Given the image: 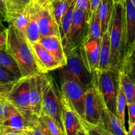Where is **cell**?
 <instances>
[{
    "mask_svg": "<svg viewBox=\"0 0 135 135\" xmlns=\"http://www.w3.org/2000/svg\"><path fill=\"white\" fill-rule=\"evenodd\" d=\"M123 1L125 5V10L127 56L135 47V5L131 0H123Z\"/></svg>",
    "mask_w": 135,
    "mask_h": 135,
    "instance_id": "5bb4252c",
    "label": "cell"
},
{
    "mask_svg": "<svg viewBox=\"0 0 135 135\" xmlns=\"http://www.w3.org/2000/svg\"><path fill=\"white\" fill-rule=\"evenodd\" d=\"M75 8H76L75 0H72L61 21L60 25H59V34L63 43L65 40L71 27Z\"/></svg>",
    "mask_w": 135,
    "mask_h": 135,
    "instance_id": "44dd1931",
    "label": "cell"
},
{
    "mask_svg": "<svg viewBox=\"0 0 135 135\" xmlns=\"http://www.w3.org/2000/svg\"><path fill=\"white\" fill-rule=\"evenodd\" d=\"M100 1H101V0H90V15H91L92 13H94V12L97 10L98 7L100 3Z\"/></svg>",
    "mask_w": 135,
    "mask_h": 135,
    "instance_id": "f35d334b",
    "label": "cell"
},
{
    "mask_svg": "<svg viewBox=\"0 0 135 135\" xmlns=\"http://www.w3.org/2000/svg\"><path fill=\"white\" fill-rule=\"evenodd\" d=\"M38 42L46 47L61 64L62 67L66 64V54L63 42L59 36H40Z\"/></svg>",
    "mask_w": 135,
    "mask_h": 135,
    "instance_id": "9a60e30c",
    "label": "cell"
},
{
    "mask_svg": "<svg viewBox=\"0 0 135 135\" xmlns=\"http://www.w3.org/2000/svg\"><path fill=\"white\" fill-rule=\"evenodd\" d=\"M29 44L42 73H47L51 71L61 68V64L40 42Z\"/></svg>",
    "mask_w": 135,
    "mask_h": 135,
    "instance_id": "4fadbf2b",
    "label": "cell"
},
{
    "mask_svg": "<svg viewBox=\"0 0 135 135\" xmlns=\"http://www.w3.org/2000/svg\"><path fill=\"white\" fill-rule=\"evenodd\" d=\"M119 1H122V0H119Z\"/></svg>",
    "mask_w": 135,
    "mask_h": 135,
    "instance_id": "681fc988",
    "label": "cell"
},
{
    "mask_svg": "<svg viewBox=\"0 0 135 135\" xmlns=\"http://www.w3.org/2000/svg\"><path fill=\"white\" fill-rule=\"evenodd\" d=\"M120 71H124L135 83V47L126 56Z\"/></svg>",
    "mask_w": 135,
    "mask_h": 135,
    "instance_id": "f1b7e54d",
    "label": "cell"
},
{
    "mask_svg": "<svg viewBox=\"0 0 135 135\" xmlns=\"http://www.w3.org/2000/svg\"><path fill=\"white\" fill-rule=\"evenodd\" d=\"M43 121L46 129L51 135H64L62 131L55 121L50 116L46 114H41L39 116Z\"/></svg>",
    "mask_w": 135,
    "mask_h": 135,
    "instance_id": "1f68e13d",
    "label": "cell"
},
{
    "mask_svg": "<svg viewBox=\"0 0 135 135\" xmlns=\"http://www.w3.org/2000/svg\"><path fill=\"white\" fill-rule=\"evenodd\" d=\"M127 107V100L119 83L116 101L115 115L123 125L125 127V111Z\"/></svg>",
    "mask_w": 135,
    "mask_h": 135,
    "instance_id": "d4e9b609",
    "label": "cell"
},
{
    "mask_svg": "<svg viewBox=\"0 0 135 135\" xmlns=\"http://www.w3.org/2000/svg\"><path fill=\"white\" fill-rule=\"evenodd\" d=\"M0 65L9 70L19 77H22L18 65L7 50L6 46L0 48Z\"/></svg>",
    "mask_w": 135,
    "mask_h": 135,
    "instance_id": "cb8c5ba5",
    "label": "cell"
},
{
    "mask_svg": "<svg viewBox=\"0 0 135 135\" xmlns=\"http://www.w3.org/2000/svg\"><path fill=\"white\" fill-rule=\"evenodd\" d=\"M62 104L65 135H76V132L82 127L80 117L63 96Z\"/></svg>",
    "mask_w": 135,
    "mask_h": 135,
    "instance_id": "2e32d148",
    "label": "cell"
},
{
    "mask_svg": "<svg viewBox=\"0 0 135 135\" xmlns=\"http://www.w3.org/2000/svg\"><path fill=\"white\" fill-rule=\"evenodd\" d=\"M114 5V0H101L100 5L96 10L101 22L102 34L109 29Z\"/></svg>",
    "mask_w": 135,
    "mask_h": 135,
    "instance_id": "ffe728a7",
    "label": "cell"
},
{
    "mask_svg": "<svg viewBox=\"0 0 135 135\" xmlns=\"http://www.w3.org/2000/svg\"><path fill=\"white\" fill-rule=\"evenodd\" d=\"M71 1L72 0H51L50 1L52 13L59 26V28L62 17L64 13H65L69 4L71 3Z\"/></svg>",
    "mask_w": 135,
    "mask_h": 135,
    "instance_id": "4316f807",
    "label": "cell"
},
{
    "mask_svg": "<svg viewBox=\"0 0 135 135\" xmlns=\"http://www.w3.org/2000/svg\"><path fill=\"white\" fill-rule=\"evenodd\" d=\"M3 135H26V133L25 131L18 130V129H13L9 127L3 126Z\"/></svg>",
    "mask_w": 135,
    "mask_h": 135,
    "instance_id": "d590c367",
    "label": "cell"
},
{
    "mask_svg": "<svg viewBox=\"0 0 135 135\" xmlns=\"http://www.w3.org/2000/svg\"><path fill=\"white\" fill-rule=\"evenodd\" d=\"M7 40V30L0 31V48L6 46Z\"/></svg>",
    "mask_w": 135,
    "mask_h": 135,
    "instance_id": "8d00e7d4",
    "label": "cell"
},
{
    "mask_svg": "<svg viewBox=\"0 0 135 135\" xmlns=\"http://www.w3.org/2000/svg\"><path fill=\"white\" fill-rule=\"evenodd\" d=\"M37 21L40 36H60L59 26L54 18L50 2L44 6L38 7L37 11Z\"/></svg>",
    "mask_w": 135,
    "mask_h": 135,
    "instance_id": "8fae6325",
    "label": "cell"
},
{
    "mask_svg": "<svg viewBox=\"0 0 135 135\" xmlns=\"http://www.w3.org/2000/svg\"><path fill=\"white\" fill-rule=\"evenodd\" d=\"M76 8L86 12L89 14L90 12V0H75Z\"/></svg>",
    "mask_w": 135,
    "mask_h": 135,
    "instance_id": "836d02e7",
    "label": "cell"
},
{
    "mask_svg": "<svg viewBox=\"0 0 135 135\" xmlns=\"http://www.w3.org/2000/svg\"><path fill=\"white\" fill-rule=\"evenodd\" d=\"M111 46L109 29L103 33L100 40L99 71H105L111 69Z\"/></svg>",
    "mask_w": 135,
    "mask_h": 135,
    "instance_id": "e0dca14e",
    "label": "cell"
},
{
    "mask_svg": "<svg viewBox=\"0 0 135 135\" xmlns=\"http://www.w3.org/2000/svg\"><path fill=\"white\" fill-rule=\"evenodd\" d=\"M3 134V126L0 124V135Z\"/></svg>",
    "mask_w": 135,
    "mask_h": 135,
    "instance_id": "f6af8a7d",
    "label": "cell"
},
{
    "mask_svg": "<svg viewBox=\"0 0 135 135\" xmlns=\"http://www.w3.org/2000/svg\"><path fill=\"white\" fill-rule=\"evenodd\" d=\"M119 71L109 69L105 71H97L93 73V80L102 96L105 104L115 114L117 95L119 85Z\"/></svg>",
    "mask_w": 135,
    "mask_h": 135,
    "instance_id": "277c9868",
    "label": "cell"
},
{
    "mask_svg": "<svg viewBox=\"0 0 135 135\" xmlns=\"http://www.w3.org/2000/svg\"><path fill=\"white\" fill-rule=\"evenodd\" d=\"M89 14L75 8L73 18L68 34L63 42L65 54L80 47L89 35Z\"/></svg>",
    "mask_w": 135,
    "mask_h": 135,
    "instance_id": "52a82bcc",
    "label": "cell"
},
{
    "mask_svg": "<svg viewBox=\"0 0 135 135\" xmlns=\"http://www.w3.org/2000/svg\"><path fill=\"white\" fill-rule=\"evenodd\" d=\"M60 79L72 77L87 88L92 84L93 74L90 73L83 60L80 47L66 54V64L59 69Z\"/></svg>",
    "mask_w": 135,
    "mask_h": 135,
    "instance_id": "5b68a950",
    "label": "cell"
},
{
    "mask_svg": "<svg viewBox=\"0 0 135 135\" xmlns=\"http://www.w3.org/2000/svg\"><path fill=\"white\" fill-rule=\"evenodd\" d=\"M5 21V13L0 11V22Z\"/></svg>",
    "mask_w": 135,
    "mask_h": 135,
    "instance_id": "7bdbcfd3",
    "label": "cell"
},
{
    "mask_svg": "<svg viewBox=\"0 0 135 135\" xmlns=\"http://www.w3.org/2000/svg\"><path fill=\"white\" fill-rule=\"evenodd\" d=\"M31 1L40 7L44 6L50 2V0H31Z\"/></svg>",
    "mask_w": 135,
    "mask_h": 135,
    "instance_id": "ab89813d",
    "label": "cell"
},
{
    "mask_svg": "<svg viewBox=\"0 0 135 135\" xmlns=\"http://www.w3.org/2000/svg\"><path fill=\"white\" fill-rule=\"evenodd\" d=\"M41 114L50 116L65 135L61 93L54 79L50 75H47L44 86Z\"/></svg>",
    "mask_w": 135,
    "mask_h": 135,
    "instance_id": "3957f363",
    "label": "cell"
},
{
    "mask_svg": "<svg viewBox=\"0 0 135 135\" xmlns=\"http://www.w3.org/2000/svg\"><path fill=\"white\" fill-rule=\"evenodd\" d=\"M30 4L26 10L20 13H11L5 14V22L13 25L25 35L30 15Z\"/></svg>",
    "mask_w": 135,
    "mask_h": 135,
    "instance_id": "d6986e66",
    "label": "cell"
},
{
    "mask_svg": "<svg viewBox=\"0 0 135 135\" xmlns=\"http://www.w3.org/2000/svg\"><path fill=\"white\" fill-rule=\"evenodd\" d=\"M47 73H39L30 76L29 100L32 113L39 117L42 112L43 88Z\"/></svg>",
    "mask_w": 135,
    "mask_h": 135,
    "instance_id": "30bf717a",
    "label": "cell"
},
{
    "mask_svg": "<svg viewBox=\"0 0 135 135\" xmlns=\"http://www.w3.org/2000/svg\"><path fill=\"white\" fill-rule=\"evenodd\" d=\"M2 97H3V96L2 95H1V94H0V98H2Z\"/></svg>",
    "mask_w": 135,
    "mask_h": 135,
    "instance_id": "bcb514c9",
    "label": "cell"
},
{
    "mask_svg": "<svg viewBox=\"0 0 135 135\" xmlns=\"http://www.w3.org/2000/svg\"><path fill=\"white\" fill-rule=\"evenodd\" d=\"M114 1H115V2H116V1H118L119 0H114Z\"/></svg>",
    "mask_w": 135,
    "mask_h": 135,
    "instance_id": "7dc6e473",
    "label": "cell"
},
{
    "mask_svg": "<svg viewBox=\"0 0 135 135\" xmlns=\"http://www.w3.org/2000/svg\"><path fill=\"white\" fill-rule=\"evenodd\" d=\"M84 119L89 122L106 127L104 121L102 102L93 79L91 85L86 91Z\"/></svg>",
    "mask_w": 135,
    "mask_h": 135,
    "instance_id": "9c48e42d",
    "label": "cell"
},
{
    "mask_svg": "<svg viewBox=\"0 0 135 135\" xmlns=\"http://www.w3.org/2000/svg\"><path fill=\"white\" fill-rule=\"evenodd\" d=\"M30 76H22L15 82L9 90L4 94L18 112L26 117L29 121L32 119L34 115L32 113L29 100Z\"/></svg>",
    "mask_w": 135,
    "mask_h": 135,
    "instance_id": "8992f818",
    "label": "cell"
},
{
    "mask_svg": "<svg viewBox=\"0 0 135 135\" xmlns=\"http://www.w3.org/2000/svg\"><path fill=\"white\" fill-rule=\"evenodd\" d=\"M30 121H29L26 117L21 114L20 112H17L11 115L7 119L0 124L3 126L9 127L13 128V129L25 131L28 127Z\"/></svg>",
    "mask_w": 135,
    "mask_h": 135,
    "instance_id": "603a6c76",
    "label": "cell"
},
{
    "mask_svg": "<svg viewBox=\"0 0 135 135\" xmlns=\"http://www.w3.org/2000/svg\"><path fill=\"white\" fill-rule=\"evenodd\" d=\"M17 112H18L17 109L5 98H0V123L7 119Z\"/></svg>",
    "mask_w": 135,
    "mask_h": 135,
    "instance_id": "4dcf8cb0",
    "label": "cell"
},
{
    "mask_svg": "<svg viewBox=\"0 0 135 135\" xmlns=\"http://www.w3.org/2000/svg\"><path fill=\"white\" fill-rule=\"evenodd\" d=\"M134 125V126H135V123H134V125Z\"/></svg>",
    "mask_w": 135,
    "mask_h": 135,
    "instance_id": "c3c4849f",
    "label": "cell"
},
{
    "mask_svg": "<svg viewBox=\"0 0 135 135\" xmlns=\"http://www.w3.org/2000/svg\"><path fill=\"white\" fill-rule=\"evenodd\" d=\"M39 7L31 1L30 6V18L25 33V36L29 43L38 42L40 38L38 21H37V11Z\"/></svg>",
    "mask_w": 135,
    "mask_h": 135,
    "instance_id": "ac0fdd59",
    "label": "cell"
},
{
    "mask_svg": "<svg viewBox=\"0 0 135 135\" xmlns=\"http://www.w3.org/2000/svg\"><path fill=\"white\" fill-rule=\"evenodd\" d=\"M80 122L86 135H112V133L102 125L89 122L82 117H80Z\"/></svg>",
    "mask_w": 135,
    "mask_h": 135,
    "instance_id": "484cf974",
    "label": "cell"
},
{
    "mask_svg": "<svg viewBox=\"0 0 135 135\" xmlns=\"http://www.w3.org/2000/svg\"><path fill=\"white\" fill-rule=\"evenodd\" d=\"M119 83L126 96L128 103L135 104V83L124 71L119 73Z\"/></svg>",
    "mask_w": 135,
    "mask_h": 135,
    "instance_id": "7402d4cb",
    "label": "cell"
},
{
    "mask_svg": "<svg viewBox=\"0 0 135 135\" xmlns=\"http://www.w3.org/2000/svg\"><path fill=\"white\" fill-rule=\"evenodd\" d=\"M6 13H20L26 10L31 3V0H5Z\"/></svg>",
    "mask_w": 135,
    "mask_h": 135,
    "instance_id": "f546056e",
    "label": "cell"
},
{
    "mask_svg": "<svg viewBox=\"0 0 135 135\" xmlns=\"http://www.w3.org/2000/svg\"><path fill=\"white\" fill-rule=\"evenodd\" d=\"M0 11H1L6 14L7 9L5 0H0Z\"/></svg>",
    "mask_w": 135,
    "mask_h": 135,
    "instance_id": "60d3db41",
    "label": "cell"
},
{
    "mask_svg": "<svg viewBox=\"0 0 135 135\" xmlns=\"http://www.w3.org/2000/svg\"><path fill=\"white\" fill-rule=\"evenodd\" d=\"M88 32L89 36L101 39L102 36V25L96 11L89 16L88 22Z\"/></svg>",
    "mask_w": 135,
    "mask_h": 135,
    "instance_id": "83f0119b",
    "label": "cell"
},
{
    "mask_svg": "<svg viewBox=\"0 0 135 135\" xmlns=\"http://www.w3.org/2000/svg\"><path fill=\"white\" fill-rule=\"evenodd\" d=\"M111 67L120 71L127 55V32L123 1L115 2L109 26Z\"/></svg>",
    "mask_w": 135,
    "mask_h": 135,
    "instance_id": "7a4b0ae2",
    "label": "cell"
},
{
    "mask_svg": "<svg viewBox=\"0 0 135 135\" xmlns=\"http://www.w3.org/2000/svg\"><path fill=\"white\" fill-rule=\"evenodd\" d=\"M50 1H51V0H50Z\"/></svg>",
    "mask_w": 135,
    "mask_h": 135,
    "instance_id": "f907efd6",
    "label": "cell"
},
{
    "mask_svg": "<svg viewBox=\"0 0 135 135\" xmlns=\"http://www.w3.org/2000/svg\"><path fill=\"white\" fill-rule=\"evenodd\" d=\"M127 108L129 112V127H130L135 123V104L128 103Z\"/></svg>",
    "mask_w": 135,
    "mask_h": 135,
    "instance_id": "e575fe53",
    "label": "cell"
},
{
    "mask_svg": "<svg viewBox=\"0 0 135 135\" xmlns=\"http://www.w3.org/2000/svg\"><path fill=\"white\" fill-rule=\"evenodd\" d=\"M13 83H3L0 82V94L3 96L7 91L9 90V88L11 87Z\"/></svg>",
    "mask_w": 135,
    "mask_h": 135,
    "instance_id": "74e56055",
    "label": "cell"
},
{
    "mask_svg": "<svg viewBox=\"0 0 135 135\" xmlns=\"http://www.w3.org/2000/svg\"><path fill=\"white\" fill-rule=\"evenodd\" d=\"M87 88L74 78L61 79L60 90L62 96L82 118L84 117V101Z\"/></svg>",
    "mask_w": 135,
    "mask_h": 135,
    "instance_id": "ba28073f",
    "label": "cell"
},
{
    "mask_svg": "<svg viewBox=\"0 0 135 135\" xmlns=\"http://www.w3.org/2000/svg\"><path fill=\"white\" fill-rule=\"evenodd\" d=\"M21 77L18 76L10 71L0 65V82L3 83H13Z\"/></svg>",
    "mask_w": 135,
    "mask_h": 135,
    "instance_id": "d6a6232c",
    "label": "cell"
},
{
    "mask_svg": "<svg viewBox=\"0 0 135 135\" xmlns=\"http://www.w3.org/2000/svg\"><path fill=\"white\" fill-rule=\"evenodd\" d=\"M7 30V50L18 65L22 76H31L42 73L25 34L11 25H9Z\"/></svg>",
    "mask_w": 135,
    "mask_h": 135,
    "instance_id": "6da1fadb",
    "label": "cell"
},
{
    "mask_svg": "<svg viewBox=\"0 0 135 135\" xmlns=\"http://www.w3.org/2000/svg\"><path fill=\"white\" fill-rule=\"evenodd\" d=\"M100 40L88 36L80 47L83 60L88 71L92 74L98 70Z\"/></svg>",
    "mask_w": 135,
    "mask_h": 135,
    "instance_id": "7c38bea8",
    "label": "cell"
},
{
    "mask_svg": "<svg viewBox=\"0 0 135 135\" xmlns=\"http://www.w3.org/2000/svg\"><path fill=\"white\" fill-rule=\"evenodd\" d=\"M7 28L3 25V22H0V31H3V30H6Z\"/></svg>",
    "mask_w": 135,
    "mask_h": 135,
    "instance_id": "ee69618b",
    "label": "cell"
},
{
    "mask_svg": "<svg viewBox=\"0 0 135 135\" xmlns=\"http://www.w3.org/2000/svg\"><path fill=\"white\" fill-rule=\"evenodd\" d=\"M128 135H135V126L134 125L129 127Z\"/></svg>",
    "mask_w": 135,
    "mask_h": 135,
    "instance_id": "b9f144b4",
    "label": "cell"
}]
</instances>
